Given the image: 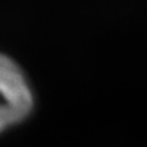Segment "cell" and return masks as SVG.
Returning <instances> with one entry per match:
<instances>
[{
	"label": "cell",
	"mask_w": 147,
	"mask_h": 147,
	"mask_svg": "<svg viewBox=\"0 0 147 147\" xmlns=\"http://www.w3.org/2000/svg\"><path fill=\"white\" fill-rule=\"evenodd\" d=\"M33 110V93L22 69L0 54V133L22 123Z\"/></svg>",
	"instance_id": "cell-1"
}]
</instances>
